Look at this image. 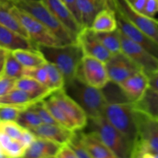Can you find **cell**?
I'll return each mask as SVG.
<instances>
[{
    "instance_id": "1",
    "label": "cell",
    "mask_w": 158,
    "mask_h": 158,
    "mask_svg": "<svg viewBox=\"0 0 158 158\" xmlns=\"http://www.w3.org/2000/svg\"><path fill=\"white\" fill-rule=\"evenodd\" d=\"M46 60L55 65L63 75L65 85L77 77L83 56L82 49L77 43L60 46H37Z\"/></svg>"
},
{
    "instance_id": "2",
    "label": "cell",
    "mask_w": 158,
    "mask_h": 158,
    "mask_svg": "<svg viewBox=\"0 0 158 158\" xmlns=\"http://www.w3.org/2000/svg\"><path fill=\"white\" fill-rule=\"evenodd\" d=\"M89 131L95 134L116 158H130L134 146L103 116L88 119Z\"/></svg>"
},
{
    "instance_id": "3",
    "label": "cell",
    "mask_w": 158,
    "mask_h": 158,
    "mask_svg": "<svg viewBox=\"0 0 158 158\" xmlns=\"http://www.w3.org/2000/svg\"><path fill=\"white\" fill-rule=\"evenodd\" d=\"M64 89L83 108L88 119L103 116L107 101L101 89L89 86L76 77L73 81L65 85Z\"/></svg>"
},
{
    "instance_id": "4",
    "label": "cell",
    "mask_w": 158,
    "mask_h": 158,
    "mask_svg": "<svg viewBox=\"0 0 158 158\" xmlns=\"http://www.w3.org/2000/svg\"><path fill=\"white\" fill-rule=\"evenodd\" d=\"M103 116L117 131L135 146L139 141V133L134 103H108Z\"/></svg>"
},
{
    "instance_id": "5",
    "label": "cell",
    "mask_w": 158,
    "mask_h": 158,
    "mask_svg": "<svg viewBox=\"0 0 158 158\" xmlns=\"http://www.w3.org/2000/svg\"><path fill=\"white\" fill-rule=\"evenodd\" d=\"M12 4L30 14L46 26L63 45L77 43V39L52 15L43 1H18Z\"/></svg>"
},
{
    "instance_id": "6",
    "label": "cell",
    "mask_w": 158,
    "mask_h": 158,
    "mask_svg": "<svg viewBox=\"0 0 158 158\" xmlns=\"http://www.w3.org/2000/svg\"><path fill=\"white\" fill-rule=\"evenodd\" d=\"M12 12L25 29L31 42L37 46H60L61 42L36 19L13 5Z\"/></svg>"
},
{
    "instance_id": "7",
    "label": "cell",
    "mask_w": 158,
    "mask_h": 158,
    "mask_svg": "<svg viewBox=\"0 0 158 158\" xmlns=\"http://www.w3.org/2000/svg\"><path fill=\"white\" fill-rule=\"evenodd\" d=\"M114 10L158 43V20L133 9L127 0H112Z\"/></svg>"
},
{
    "instance_id": "8",
    "label": "cell",
    "mask_w": 158,
    "mask_h": 158,
    "mask_svg": "<svg viewBox=\"0 0 158 158\" xmlns=\"http://www.w3.org/2000/svg\"><path fill=\"white\" fill-rule=\"evenodd\" d=\"M77 78L98 89H103L110 81L105 63L86 55L82 58Z\"/></svg>"
},
{
    "instance_id": "9",
    "label": "cell",
    "mask_w": 158,
    "mask_h": 158,
    "mask_svg": "<svg viewBox=\"0 0 158 158\" xmlns=\"http://www.w3.org/2000/svg\"><path fill=\"white\" fill-rule=\"evenodd\" d=\"M120 31V30H119ZM122 52L134 62L147 76H150L158 70V60L155 56L125 36L120 31Z\"/></svg>"
},
{
    "instance_id": "10",
    "label": "cell",
    "mask_w": 158,
    "mask_h": 158,
    "mask_svg": "<svg viewBox=\"0 0 158 158\" xmlns=\"http://www.w3.org/2000/svg\"><path fill=\"white\" fill-rule=\"evenodd\" d=\"M135 115L138 127L139 143L144 151L158 154V119L136 107Z\"/></svg>"
},
{
    "instance_id": "11",
    "label": "cell",
    "mask_w": 158,
    "mask_h": 158,
    "mask_svg": "<svg viewBox=\"0 0 158 158\" xmlns=\"http://www.w3.org/2000/svg\"><path fill=\"white\" fill-rule=\"evenodd\" d=\"M50 96L72 123L74 131H82L86 127L87 115L83 108L66 94L64 89L53 92Z\"/></svg>"
},
{
    "instance_id": "12",
    "label": "cell",
    "mask_w": 158,
    "mask_h": 158,
    "mask_svg": "<svg viewBox=\"0 0 158 158\" xmlns=\"http://www.w3.org/2000/svg\"><path fill=\"white\" fill-rule=\"evenodd\" d=\"M105 64L109 80L116 84H120L131 76L141 71L123 52L112 55Z\"/></svg>"
},
{
    "instance_id": "13",
    "label": "cell",
    "mask_w": 158,
    "mask_h": 158,
    "mask_svg": "<svg viewBox=\"0 0 158 158\" xmlns=\"http://www.w3.org/2000/svg\"><path fill=\"white\" fill-rule=\"evenodd\" d=\"M77 43L84 55L94 57L105 63L112 56L89 28H83L80 31L77 36Z\"/></svg>"
},
{
    "instance_id": "14",
    "label": "cell",
    "mask_w": 158,
    "mask_h": 158,
    "mask_svg": "<svg viewBox=\"0 0 158 158\" xmlns=\"http://www.w3.org/2000/svg\"><path fill=\"white\" fill-rule=\"evenodd\" d=\"M116 12V11H115ZM118 29L127 38L137 43L158 60V43L137 29L132 23L116 12Z\"/></svg>"
},
{
    "instance_id": "15",
    "label": "cell",
    "mask_w": 158,
    "mask_h": 158,
    "mask_svg": "<svg viewBox=\"0 0 158 158\" xmlns=\"http://www.w3.org/2000/svg\"><path fill=\"white\" fill-rule=\"evenodd\" d=\"M52 15L64 26V27L77 39V35L83 29L74 15L63 0H42Z\"/></svg>"
},
{
    "instance_id": "16",
    "label": "cell",
    "mask_w": 158,
    "mask_h": 158,
    "mask_svg": "<svg viewBox=\"0 0 158 158\" xmlns=\"http://www.w3.org/2000/svg\"><path fill=\"white\" fill-rule=\"evenodd\" d=\"M118 85L127 99L135 103L141 100L148 89V77L143 71H138Z\"/></svg>"
},
{
    "instance_id": "17",
    "label": "cell",
    "mask_w": 158,
    "mask_h": 158,
    "mask_svg": "<svg viewBox=\"0 0 158 158\" xmlns=\"http://www.w3.org/2000/svg\"><path fill=\"white\" fill-rule=\"evenodd\" d=\"M77 10L82 28H89L99 12L105 8H114L112 0H77Z\"/></svg>"
},
{
    "instance_id": "18",
    "label": "cell",
    "mask_w": 158,
    "mask_h": 158,
    "mask_svg": "<svg viewBox=\"0 0 158 158\" xmlns=\"http://www.w3.org/2000/svg\"><path fill=\"white\" fill-rule=\"evenodd\" d=\"M30 131H32L36 137L55 142L62 146L67 144L74 134V131H70L60 124L45 123H42Z\"/></svg>"
},
{
    "instance_id": "19",
    "label": "cell",
    "mask_w": 158,
    "mask_h": 158,
    "mask_svg": "<svg viewBox=\"0 0 158 158\" xmlns=\"http://www.w3.org/2000/svg\"><path fill=\"white\" fill-rule=\"evenodd\" d=\"M0 45L9 51L19 49H37L30 40L0 25Z\"/></svg>"
},
{
    "instance_id": "20",
    "label": "cell",
    "mask_w": 158,
    "mask_h": 158,
    "mask_svg": "<svg viewBox=\"0 0 158 158\" xmlns=\"http://www.w3.org/2000/svg\"><path fill=\"white\" fill-rule=\"evenodd\" d=\"M62 145L46 139L35 137L34 141L26 150L25 158H50L54 157L60 151Z\"/></svg>"
},
{
    "instance_id": "21",
    "label": "cell",
    "mask_w": 158,
    "mask_h": 158,
    "mask_svg": "<svg viewBox=\"0 0 158 158\" xmlns=\"http://www.w3.org/2000/svg\"><path fill=\"white\" fill-rule=\"evenodd\" d=\"M89 29L95 32H114L118 29L117 14L114 8H105L98 12Z\"/></svg>"
},
{
    "instance_id": "22",
    "label": "cell",
    "mask_w": 158,
    "mask_h": 158,
    "mask_svg": "<svg viewBox=\"0 0 158 158\" xmlns=\"http://www.w3.org/2000/svg\"><path fill=\"white\" fill-rule=\"evenodd\" d=\"M15 88L26 91L38 101H43L52 94L47 86L28 77H23L16 80Z\"/></svg>"
},
{
    "instance_id": "23",
    "label": "cell",
    "mask_w": 158,
    "mask_h": 158,
    "mask_svg": "<svg viewBox=\"0 0 158 158\" xmlns=\"http://www.w3.org/2000/svg\"><path fill=\"white\" fill-rule=\"evenodd\" d=\"M81 137L88 153L92 158H114V154L95 134L81 131Z\"/></svg>"
},
{
    "instance_id": "24",
    "label": "cell",
    "mask_w": 158,
    "mask_h": 158,
    "mask_svg": "<svg viewBox=\"0 0 158 158\" xmlns=\"http://www.w3.org/2000/svg\"><path fill=\"white\" fill-rule=\"evenodd\" d=\"M12 6L10 0H0V25L29 39L25 29L12 13Z\"/></svg>"
},
{
    "instance_id": "25",
    "label": "cell",
    "mask_w": 158,
    "mask_h": 158,
    "mask_svg": "<svg viewBox=\"0 0 158 158\" xmlns=\"http://www.w3.org/2000/svg\"><path fill=\"white\" fill-rule=\"evenodd\" d=\"M37 102L40 101L31 94L17 88H14L9 94L0 97V105H9L22 108L29 107Z\"/></svg>"
},
{
    "instance_id": "26",
    "label": "cell",
    "mask_w": 158,
    "mask_h": 158,
    "mask_svg": "<svg viewBox=\"0 0 158 158\" xmlns=\"http://www.w3.org/2000/svg\"><path fill=\"white\" fill-rule=\"evenodd\" d=\"M12 52L24 68L38 67L46 63V59L38 49H19Z\"/></svg>"
},
{
    "instance_id": "27",
    "label": "cell",
    "mask_w": 158,
    "mask_h": 158,
    "mask_svg": "<svg viewBox=\"0 0 158 158\" xmlns=\"http://www.w3.org/2000/svg\"><path fill=\"white\" fill-rule=\"evenodd\" d=\"M0 148L1 151L9 158L23 157L26 149L19 140L10 138L0 132Z\"/></svg>"
},
{
    "instance_id": "28",
    "label": "cell",
    "mask_w": 158,
    "mask_h": 158,
    "mask_svg": "<svg viewBox=\"0 0 158 158\" xmlns=\"http://www.w3.org/2000/svg\"><path fill=\"white\" fill-rule=\"evenodd\" d=\"M96 36L100 43L112 55L122 52L121 42H120V31L117 29L114 32H95Z\"/></svg>"
},
{
    "instance_id": "29",
    "label": "cell",
    "mask_w": 158,
    "mask_h": 158,
    "mask_svg": "<svg viewBox=\"0 0 158 158\" xmlns=\"http://www.w3.org/2000/svg\"><path fill=\"white\" fill-rule=\"evenodd\" d=\"M43 66L47 72L48 87L52 90V92L64 89L65 80L60 69L55 65L47 61Z\"/></svg>"
},
{
    "instance_id": "30",
    "label": "cell",
    "mask_w": 158,
    "mask_h": 158,
    "mask_svg": "<svg viewBox=\"0 0 158 158\" xmlns=\"http://www.w3.org/2000/svg\"><path fill=\"white\" fill-rule=\"evenodd\" d=\"M134 105L137 109L153 116L158 109V92L148 88L141 100Z\"/></svg>"
},
{
    "instance_id": "31",
    "label": "cell",
    "mask_w": 158,
    "mask_h": 158,
    "mask_svg": "<svg viewBox=\"0 0 158 158\" xmlns=\"http://www.w3.org/2000/svg\"><path fill=\"white\" fill-rule=\"evenodd\" d=\"M23 70H24V67L15 59L12 51H8L6 59H5L4 66H3L2 74L9 78L18 80L23 77Z\"/></svg>"
},
{
    "instance_id": "32",
    "label": "cell",
    "mask_w": 158,
    "mask_h": 158,
    "mask_svg": "<svg viewBox=\"0 0 158 158\" xmlns=\"http://www.w3.org/2000/svg\"><path fill=\"white\" fill-rule=\"evenodd\" d=\"M15 122L20 127L29 131L35 129L43 123L38 114L31 106L25 108L20 112Z\"/></svg>"
},
{
    "instance_id": "33",
    "label": "cell",
    "mask_w": 158,
    "mask_h": 158,
    "mask_svg": "<svg viewBox=\"0 0 158 158\" xmlns=\"http://www.w3.org/2000/svg\"><path fill=\"white\" fill-rule=\"evenodd\" d=\"M77 158H92L88 153L81 137V131H75L72 138L67 143Z\"/></svg>"
},
{
    "instance_id": "34",
    "label": "cell",
    "mask_w": 158,
    "mask_h": 158,
    "mask_svg": "<svg viewBox=\"0 0 158 158\" xmlns=\"http://www.w3.org/2000/svg\"><path fill=\"white\" fill-rule=\"evenodd\" d=\"M23 130L24 128L20 127L16 122H0V132L14 140H19Z\"/></svg>"
},
{
    "instance_id": "35",
    "label": "cell",
    "mask_w": 158,
    "mask_h": 158,
    "mask_svg": "<svg viewBox=\"0 0 158 158\" xmlns=\"http://www.w3.org/2000/svg\"><path fill=\"white\" fill-rule=\"evenodd\" d=\"M23 77H28L34 79L48 87L47 72L43 65L41 66H38V67L24 68Z\"/></svg>"
},
{
    "instance_id": "36",
    "label": "cell",
    "mask_w": 158,
    "mask_h": 158,
    "mask_svg": "<svg viewBox=\"0 0 158 158\" xmlns=\"http://www.w3.org/2000/svg\"><path fill=\"white\" fill-rule=\"evenodd\" d=\"M25 108L9 105H0V122L16 121L20 112Z\"/></svg>"
},
{
    "instance_id": "37",
    "label": "cell",
    "mask_w": 158,
    "mask_h": 158,
    "mask_svg": "<svg viewBox=\"0 0 158 158\" xmlns=\"http://www.w3.org/2000/svg\"><path fill=\"white\" fill-rule=\"evenodd\" d=\"M31 107L36 112L43 123H45V124H58L57 122L54 120L53 117L49 114V111L45 107L43 101L37 102L35 104L32 105Z\"/></svg>"
},
{
    "instance_id": "38",
    "label": "cell",
    "mask_w": 158,
    "mask_h": 158,
    "mask_svg": "<svg viewBox=\"0 0 158 158\" xmlns=\"http://www.w3.org/2000/svg\"><path fill=\"white\" fill-rule=\"evenodd\" d=\"M16 80L9 78L6 76L0 75V97L9 94L15 88Z\"/></svg>"
},
{
    "instance_id": "39",
    "label": "cell",
    "mask_w": 158,
    "mask_h": 158,
    "mask_svg": "<svg viewBox=\"0 0 158 158\" xmlns=\"http://www.w3.org/2000/svg\"><path fill=\"white\" fill-rule=\"evenodd\" d=\"M158 13V0H147L145 3L143 14L150 17L156 19L155 15Z\"/></svg>"
},
{
    "instance_id": "40",
    "label": "cell",
    "mask_w": 158,
    "mask_h": 158,
    "mask_svg": "<svg viewBox=\"0 0 158 158\" xmlns=\"http://www.w3.org/2000/svg\"><path fill=\"white\" fill-rule=\"evenodd\" d=\"M35 136L34 135L32 131H29V130L24 129L23 130V133H22V135L20 137L19 141L20 142L22 145H23V148L25 149H27L29 147V145L34 141V140L35 139Z\"/></svg>"
},
{
    "instance_id": "41",
    "label": "cell",
    "mask_w": 158,
    "mask_h": 158,
    "mask_svg": "<svg viewBox=\"0 0 158 158\" xmlns=\"http://www.w3.org/2000/svg\"><path fill=\"white\" fill-rule=\"evenodd\" d=\"M54 158H77L73 150L67 144L63 145Z\"/></svg>"
},
{
    "instance_id": "42",
    "label": "cell",
    "mask_w": 158,
    "mask_h": 158,
    "mask_svg": "<svg viewBox=\"0 0 158 158\" xmlns=\"http://www.w3.org/2000/svg\"><path fill=\"white\" fill-rule=\"evenodd\" d=\"M63 2L65 3L66 6L68 7V9L70 10V12H72L73 15H74L76 19L77 20L80 25V16H79V12L77 10V0H63Z\"/></svg>"
},
{
    "instance_id": "43",
    "label": "cell",
    "mask_w": 158,
    "mask_h": 158,
    "mask_svg": "<svg viewBox=\"0 0 158 158\" xmlns=\"http://www.w3.org/2000/svg\"><path fill=\"white\" fill-rule=\"evenodd\" d=\"M148 88L158 92V70L148 76Z\"/></svg>"
},
{
    "instance_id": "44",
    "label": "cell",
    "mask_w": 158,
    "mask_h": 158,
    "mask_svg": "<svg viewBox=\"0 0 158 158\" xmlns=\"http://www.w3.org/2000/svg\"><path fill=\"white\" fill-rule=\"evenodd\" d=\"M146 1L147 0H127L131 7L140 13H143Z\"/></svg>"
},
{
    "instance_id": "45",
    "label": "cell",
    "mask_w": 158,
    "mask_h": 158,
    "mask_svg": "<svg viewBox=\"0 0 158 158\" xmlns=\"http://www.w3.org/2000/svg\"><path fill=\"white\" fill-rule=\"evenodd\" d=\"M143 151H144V149L142 148L141 144L138 141V143L134 146V151H133L132 154L130 158H142Z\"/></svg>"
},
{
    "instance_id": "46",
    "label": "cell",
    "mask_w": 158,
    "mask_h": 158,
    "mask_svg": "<svg viewBox=\"0 0 158 158\" xmlns=\"http://www.w3.org/2000/svg\"><path fill=\"white\" fill-rule=\"evenodd\" d=\"M8 51L9 50H7V49H6L5 48L0 47V75L2 73L5 59H6V54H7Z\"/></svg>"
},
{
    "instance_id": "47",
    "label": "cell",
    "mask_w": 158,
    "mask_h": 158,
    "mask_svg": "<svg viewBox=\"0 0 158 158\" xmlns=\"http://www.w3.org/2000/svg\"><path fill=\"white\" fill-rule=\"evenodd\" d=\"M142 158H156L154 154L153 153L149 152V151H144L143 152V155H142Z\"/></svg>"
},
{
    "instance_id": "48",
    "label": "cell",
    "mask_w": 158,
    "mask_h": 158,
    "mask_svg": "<svg viewBox=\"0 0 158 158\" xmlns=\"http://www.w3.org/2000/svg\"><path fill=\"white\" fill-rule=\"evenodd\" d=\"M0 158H9L6 154H5L2 151H0Z\"/></svg>"
},
{
    "instance_id": "49",
    "label": "cell",
    "mask_w": 158,
    "mask_h": 158,
    "mask_svg": "<svg viewBox=\"0 0 158 158\" xmlns=\"http://www.w3.org/2000/svg\"><path fill=\"white\" fill-rule=\"evenodd\" d=\"M12 2H15L18 1H42V0H10Z\"/></svg>"
},
{
    "instance_id": "50",
    "label": "cell",
    "mask_w": 158,
    "mask_h": 158,
    "mask_svg": "<svg viewBox=\"0 0 158 158\" xmlns=\"http://www.w3.org/2000/svg\"><path fill=\"white\" fill-rule=\"evenodd\" d=\"M152 117H155V118L158 119V109L157 110H156V112L154 113V114L152 116Z\"/></svg>"
},
{
    "instance_id": "51",
    "label": "cell",
    "mask_w": 158,
    "mask_h": 158,
    "mask_svg": "<svg viewBox=\"0 0 158 158\" xmlns=\"http://www.w3.org/2000/svg\"><path fill=\"white\" fill-rule=\"evenodd\" d=\"M154 154V156H155L156 158H158V154Z\"/></svg>"
},
{
    "instance_id": "52",
    "label": "cell",
    "mask_w": 158,
    "mask_h": 158,
    "mask_svg": "<svg viewBox=\"0 0 158 158\" xmlns=\"http://www.w3.org/2000/svg\"><path fill=\"white\" fill-rule=\"evenodd\" d=\"M0 47H2V46H1V45H0ZM3 48V47H2Z\"/></svg>"
},
{
    "instance_id": "53",
    "label": "cell",
    "mask_w": 158,
    "mask_h": 158,
    "mask_svg": "<svg viewBox=\"0 0 158 158\" xmlns=\"http://www.w3.org/2000/svg\"><path fill=\"white\" fill-rule=\"evenodd\" d=\"M20 158H25V157H20Z\"/></svg>"
},
{
    "instance_id": "54",
    "label": "cell",
    "mask_w": 158,
    "mask_h": 158,
    "mask_svg": "<svg viewBox=\"0 0 158 158\" xmlns=\"http://www.w3.org/2000/svg\"><path fill=\"white\" fill-rule=\"evenodd\" d=\"M50 158H54V157H50Z\"/></svg>"
},
{
    "instance_id": "55",
    "label": "cell",
    "mask_w": 158,
    "mask_h": 158,
    "mask_svg": "<svg viewBox=\"0 0 158 158\" xmlns=\"http://www.w3.org/2000/svg\"><path fill=\"white\" fill-rule=\"evenodd\" d=\"M109 1H111V0H109Z\"/></svg>"
},
{
    "instance_id": "56",
    "label": "cell",
    "mask_w": 158,
    "mask_h": 158,
    "mask_svg": "<svg viewBox=\"0 0 158 158\" xmlns=\"http://www.w3.org/2000/svg\"><path fill=\"white\" fill-rule=\"evenodd\" d=\"M114 158H116V157H114Z\"/></svg>"
}]
</instances>
